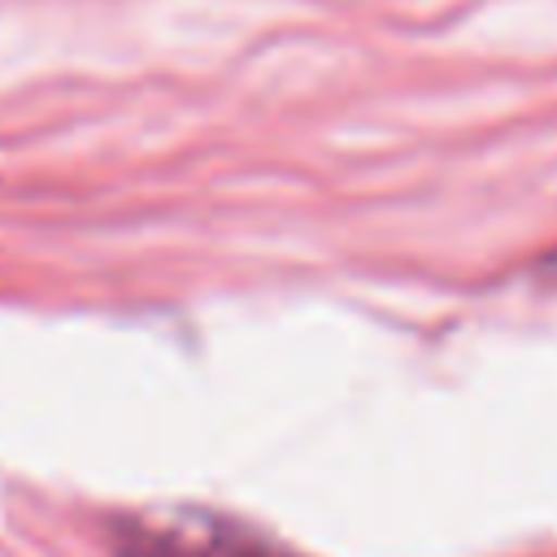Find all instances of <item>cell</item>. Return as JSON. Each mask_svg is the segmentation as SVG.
<instances>
[{
	"label": "cell",
	"mask_w": 557,
	"mask_h": 557,
	"mask_svg": "<svg viewBox=\"0 0 557 557\" xmlns=\"http://www.w3.org/2000/svg\"><path fill=\"white\" fill-rule=\"evenodd\" d=\"M117 557H300L231 518L218 513H170L126 522L117 535Z\"/></svg>",
	"instance_id": "1"
}]
</instances>
